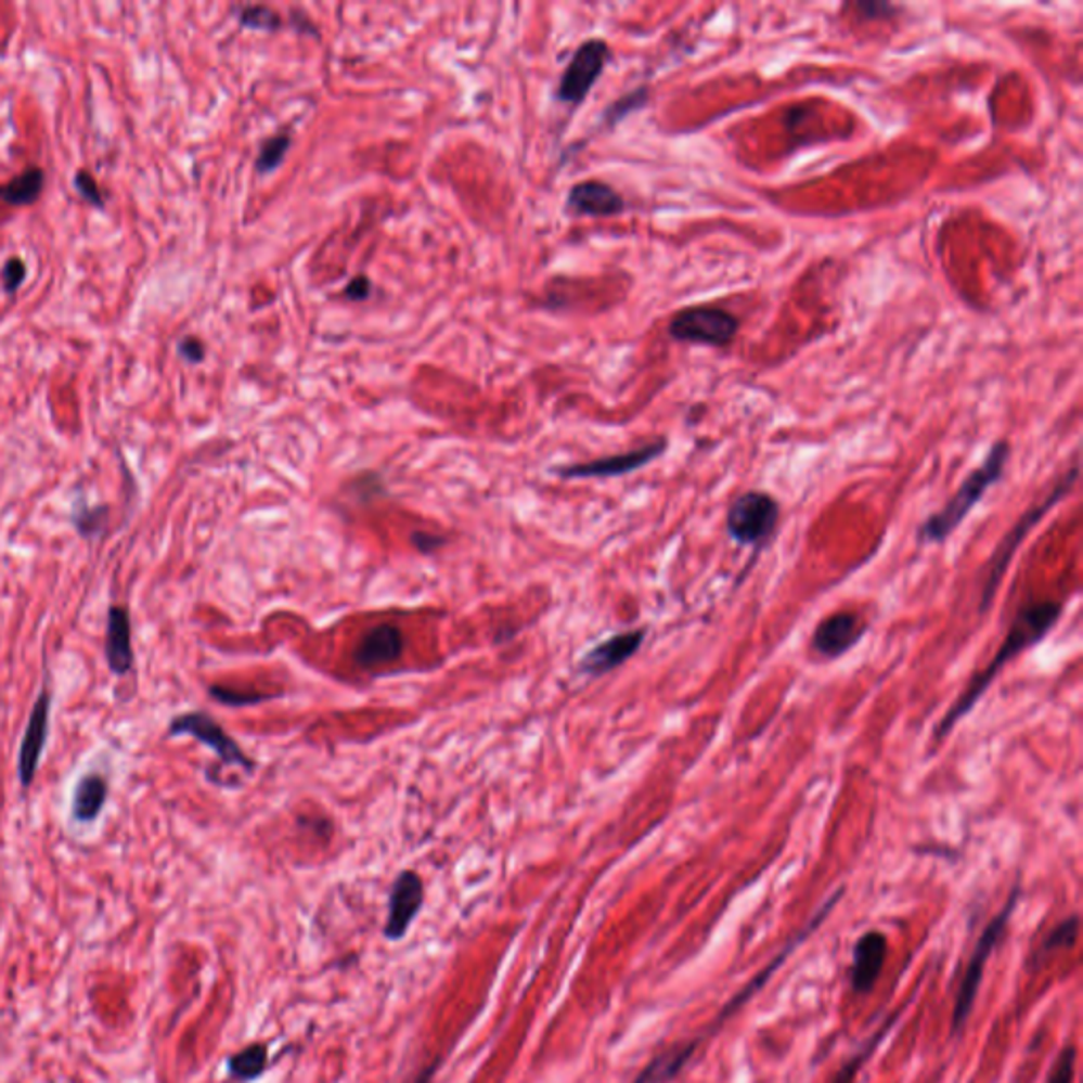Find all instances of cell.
Returning <instances> with one entry per match:
<instances>
[{"mask_svg": "<svg viewBox=\"0 0 1083 1083\" xmlns=\"http://www.w3.org/2000/svg\"><path fill=\"white\" fill-rule=\"evenodd\" d=\"M1062 609L1065 607H1062V604H1058V602H1040V604H1029V606L1022 607L1014 616V620L1009 624V631H1007V635H1005V640H1003L997 654L993 656V660L978 675L971 678V682L965 686L963 693L958 694V698L954 700L953 707L944 713V718L936 726V731H933V740L936 743L944 740V738L953 733L954 726L978 705V700L993 686L995 678L1003 671V667L1007 662H1011L1022 652H1027L1029 648H1033V646L1040 644L1041 640L1060 620Z\"/></svg>", "mask_w": 1083, "mask_h": 1083, "instance_id": "6da1fadb", "label": "cell"}, {"mask_svg": "<svg viewBox=\"0 0 1083 1083\" xmlns=\"http://www.w3.org/2000/svg\"><path fill=\"white\" fill-rule=\"evenodd\" d=\"M1011 447L1007 440H997L989 449L984 462L969 473V477L960 482L953 498L931 517L920 525L918 529V540L927 544H940L949 540L954 533V529L969 517V513L982 502V498L989 493L993 485H997L1003 478L1005 466L1009 462Z\"/></svg>", "mask_w": 1083, "mask_h": 1083, "instance_id": "7a4b0ae2", "label": "cell"}, {"mask_svg": "<svg viewBox=\"0 0 1083 1083\" xmlns=\"http://www.w3.org/2000/svg\"><path fill=\"white\" fill-rule=\"evenodd\" d=\"M1018 900H1020V885H1016L1009 891V898L1005 900L1003 908L984 927L982 936L978 938V944H976L974 953H971L969 960H967L963 980L958 984L956 998H954L953 1018H951V1033H953V1037H958L963 1033V1029H965V1024H967V1020L971 1016V1009L976 1005V998H978L980 987H982L987 963H989L991 954L995 953V949H997L998 942L1003 940V936L1007 933V925H1009L1011 914L1016 912Z\"/></svg>", "mask_w": 1083, "mask_h": 1083, "instance_id": "3957f363", "label": "cell"}, {"mask_svg": "<svg viewBox=\"0 0 1083 1083\" xmlns=\"http://www.w3.org/2000/svg\"><path fill=\"white\" fill-rule=\"evenodd\" d=\"M1080 477V468L1073 466L1065 477L1060 478L1054 489L1041 500L1040 504L1031 506L1020 519L1016 520V525L1003 536V540L998 542L991 562H989V569H987V580L982 584V597H980V611H987L989 607L993 606L995 602V595H997L998 586H1001V580L1007 571V567L1011 564L1016 551L1020 549V544L1027 540L1029 531L1033 527L1040 525L1041 519L1054 511L1058 506L1060 500H1065V495L1073 489L1075 480Z\"/></svg>", "mask_w": 1083, "mask_h": 1083, "instance_id": "277c9868", "label": "cell"}, {"mask_svg": "<svg viewBox=\"0 0 1083 1083\" xmlns=\"http://www.w3.org/2000/svg\"><path fill=\"white\" fill-rule=\"evenodd\" d=\"M740 320L733 311L718 305H691L671 315L667 335L675 344L702 347H729L737 339Z\"/></svg>", "mask_w": 1083, "mask_h": 1083, "instance_id": "5b68a950", "label": "cell"}, {"mask_svg": "<svg viewBox=\"0 0 1083 1083\" xmlns=\"http://www.w3.org/2000/svg\"><path fill=\"white\" fill-rule=\"evenodd\" d=\"M779 515V502L771 493L751 489L729 506L726 531L740 546L762 549L775 536Z\"/></svg>", "mask_w": 1083, "mask_h": 1083, "instance_id": "8992f818", "label": "cell"}, {"mask_svg": "<svg viewBox=\"0 0 1083 1083\" xmlns=\"http://www.w3.org/2000/svg\"><path fill=\"white\" fill-rule=\"evenodd\" d=\"M168 737H193L199 740L202 745L210 747L217 753L218 760L224 766H237L244 773H253L257 769L255 760L240 747V743L206 711H189L173 715L168 726Z\"/></svg>", "mask_w": 1083, "mask_h": 1083, "instance_id": "52a82bcc", "label": "cell"}, {"mask_svg": "<svg viewBox=\"0 0 1083 1083\" xmlns=\"http://www.w3.org/2000/svg\"><path fill=\"white\" fill-rule=\"evenodd\" d=\"M609 57L611 51L604 39H589L580 44L565 66L557 87V98L569 106H580L604 75Z\"/></svg>", "mask_w": 1083, "mask_h": 1083, "instance_id": "ba28073f", "label": "cell"}, {"mask_svg": "<svg viewBox=\"0 0 1083 1083\" xmlns=\"http://www.w3.org/2000/svg\"><path fill=\"white\" fill-rule=\"evenodd\" d=\"M667 447H669V440L662 436V438H656L652 442H646L644 447H637V449H631V451H624V453H616V455H607V457H599V460H593V462L559 466L553 473L557 477L569 478V480L571 478L624 477V475L642 470V468H646L652 462H656L660 455H665Z\"/></svg>", "mask_w": 1083, "mask_h": 1083, "instance_id": "9c48e42d", "label": "cell"}, {"mask_svg": "<svg viewBox=\"0 0 1083 1083\" xmlns=\"http://www.w3.org/2000/svg\"><path fill=\"white\" fill-rule=\"evenodd\" d=\"M426 889L424 880L415 869H402L391 885L388 918L384 925V938L390 942L402 940L417 914L424 908Z\"/></svg>", "mask_w": 1083, "mask_h": 1083, "instance_id": "30bf717a", "label": "cell"}, {"mask_svg": "<svg viewBox=\"0 0 1083 1083\" xmlns=\"http://www.w3.org/2000/svg\"><path fill=\"white\" fill-rule=\"evenodd\" d=\"M864 622L853 611H836L824 618L811 640V648L827 660L840 658L853 650L864 637Z\"/></svg>", "mask_w": 1083, "mask_h": 1083, "instance_id": "8fae6325", "label": "cell"}, {"mask_svg": "<svg viewBox=\"0 0 1083 1083\" xmlns=\"http://www.w3.org/2000/svg\"><path fill=\"white\" fill-rule=\"evenodd\" d=\"M889 954V940L882 931L869 929L858 938L849 969V984L853 993L867 995L874 991Z\"/></svg>", "mask_w": 1083, "mask_h": 1083, "instance_id": "7c38bea8", "label": "cell"}, {"mask_svg": "<svg viewBox=\"0 0 1083 1083\" xmlns=\"http://www.w3.org/2000/svg\"><path fill=\"white\" fill-rule=\"evenodd\" d=\"M49 711H51V696L47 691H43L33 705L28 726H26L22 747H20V758H17V777H20V783L24 789H28L33 785V781L37 777V771H39V764H41V758H43L44 745H47V737H49Z\"/></svg>", "mask_w": 1083, "mask_h": 1083, "instance_id": "4fadbf2b", "label": "cell"}, {"mask_svg": "<svg viewBox=\"0 0 1083 1083\" xmlns=\"http://www.w3.org/2000/svg\"><path fill=\"white\" fill-rule=\"evenodd\" d=\"M646 642V631L644 629H633V631H622L597 644L595 648L586 652L578 665L580 673L584 675H606L609 671L622 667L627 660H631L637 650Z\"/></svg>", "mask_w": 1083, "mask_h": 1083, "instance_id": "5bb4252c", "label": "cell"}, {"mask_svg": "<svg viewBox=\"0 0 1083 1083\" xmlns=\"http://www.w3.org/2000/svg\"><path fill=\"white\" fill-rule=\"evenodd\" d=\"M567 208L578 217H618L627 210L624 197L602 180L576 182L567 193Z\"/></svg>", "mask_w": 1083, "mask_h": 1083, "instance_id": "9a60e30c", "label": "cell"}, {"mask_svg": "<svg viewBox=\"0 0 1083 1083\" xmlns=\"http://www.w3.org/2000/svg\"><path fill=\"white\" fill-rule=\"evenodd\" d=\"M404 633L390 622L369 629L353 648V660L360 669H375L398 660L404 652Z\"/></svg>", "mask_w": 1083, "mask_h": 1083, "instance_id": "2e32d148", "label": "cell"}, {"mask_svg": "<svg viewBox=\"0 0 1083 1083\" xmlns=\"http://www.w3.org/2000/svg\"><path fill=\"white\" fill-rule=\"evenodd\" d=\"M104 656L111 671L119 678L128 675L133 669L130 611L124 606H113L108 609Z\"/></svg>", "mask_w": 1083, "mask_h": 1083, "instance_id": "e0dca14e", "label": "cell"}, {"mask_svg": "<svg viewBox=\"0 0 1083 1083\" xmlns=\"http://www.w3.org/2000/svg\"><path fill=\"white\" fill-rule=\"evenodd\" d=\"M715 1024V1022H713ZM718 1027V1024H715ZM715 1027L709 1029V1033L715 1031ZM720 1029V1027H718ZM709 1033H702L700 1037L696 1040H691L684 1045H678L673 1047L671 1052H665V1054H658L652 1062H648V1067L637 1075V1080L633 1083H667L671 1082L673 1078H678L682 1073V1069L688 1065V1060L693 1058L696 1047L700 1045V1041L705 1040Z\"/></svg>", "mask_w": 1083, "mask_h": 1083, "instance_id": "ac0fdd59", "label": "cell"}, {"mask_svg": "<svg viewBox=\"0 0 1083 1083\" xmlns=\"http://www.w3.org/2000/svg\"><path fill=\"white\" fill-rule=\"evenodd\" d=\"M108 800V781L98 773L83 775L73 794V820L79 824H91L100 817Z\"/></svg>", "mask_w": 1083, "mask_h": 1083, "instance_id": "d6986e66", "label": "cell"}, {"mask_svg": "<svg viewBox=\"0 0 1083 1083\" xmlns=\"http://www.w3.org/2000/svg\"><path fill=\"white\" fill-rule=\"evenodd\" d=\"M1080 914H1071L1067 918H1062L1058 925H1054L1037 944V949L1033 951V958H1031V967L1033 965H1041L1047 956H1052L1058 951H1069L1075 946L1078 938H1080Z\"/></svg>", "mask_w": 1083, "mask_h": 1083, "instance_id": "ffe728a7", "label": "cell"}, {"mask_svg": "<svg viewBox=\"0 0 1083 1083\" xmlns=\"http://www.w3.org/2000/svg\"><path fill=\"white\" fill-rule=\"evenodd\" d=\"M269 1067V1047L265 1043H253L227 1060V1069L233 1082L250 1083L259 1080Z\"/></svg>", "mask_w": 1083, "mask_h": 1083, "instance_id": "44dd1931", "label": "cell"}, {"mask_svg": "<svg viewBox=\"0 0 1083 1083\" xmlns=\"http://www.w3.org/2000/svg\"><path fill=\"white\" fill-rule=\"evenodd\" d=\"M43 186V170L33 166L26 168V172L20 173L17 178L9 180L7 184H0V199L9 206H30L41 197Z\"/></svg>", "mask_w": 1083, "mask_h": 1083, "instance_id": "7402d4cb", "label": "cell"}, {"mask_svg": "<svg viewBox=\"0 0 1083 1083\" xmlns=\"http://www.w3.org/2000/svg\"><path fill=\"white\" fill-rule=\"evenodd\" d=\"M898 1018H900V1011H893V1014H891V1016L882 1022V1027H880V1029H876V1031L867 1037L866 1043L860 1047V1052H858L853 1058H849V1060L840 1067V1071H838V1073H836V1078H834V1083L855 1082L858 1071L864 1067V1062L869 1060V1056L878 1049L880 1041L885 1040V1037L889 1035V1031L893 1029V1024L898 1022Z\"/></svg>", "mask_w": 1083, "mask_h": 1083, "instance_id": "603a6c76", "label": "cell"}, {"mask_svg": "<svg viewBox=\"0 0 1083 1083\" xmlns=\"http://www.w3.org/2000/svg\"><path fill=\"white\" fill-rule=\"evenodd\" d=\"M293 144V138L288 131H278L262 140L260 144L259 157H257V172L271 173L278 170Z\"/></svg>", "mask_w": 1083, "mask_h": 1083, "instance_id": "cb8c5ba5", "label": "cell"}, {"mask_svg": "<svg viewBox=\"0 0 1083 1083\" xmlns=\"http://www.w3.org/2000/svg\"><path fill=\"white\" fill-rule=\"evenodd\" d=\"M235 17L240 26L262 33H275L282 28V17L273 9L265 4H244L235 9Z\"/></svg>", "mask_w": 1083, "mask_h": 1083, "instance_id": "d4e9b609", "label": "cell"}, {"mask_svg": "<svg viewBox=\"0 0 1083 1083\" xmlns=\"http://www.w3.org/2000/svg\"><path fill=\"white\" fill-rule=\"evenodd\" d=\"M73 525L79 531L81 538H95L104 531L106 520H108V506H93L89 508L83 502H79L73 511Z\"/></svg>", "mask_w": 1083, "mask_h": 1083, "instance_id": "484cf974", "label": "cell"}, {"mask_svg": "<svg viewBox=\"0 0 1083 1083\" xmlns=\"http://www.w3.org/2000/svg\"><path fill=\"white\" fill-rule=\"evenodd\" d=\"M648 93H650V91H648V87H637V89H633L631 93H627V95L618 98L611 106H607V111L604 113V124L611 128V126H616L618 121H622L627 115H631V113H635V111L644 108V106L648 104Z\"/></svg>", "mask_w": 1083, "mask_h": 1083, "instance_id": "4316f807", "label": "cell"}, {"mask_svg": "<svg viewBox=\"0 0 1083 1083\" xmlns=\"http://www.w3.org/2000/svg\"><path fill=\"white\" fill-rule=\"evenodd\" d=\"M208 694L224 707H255V705L273 698V694L244 693V691H233V688H224V686H217V684L208 688Z\"/></svg>", "mask_w": 1083, "mask_h": 1083, "instance_id": "83f0119b", "label": "cell"}, {"mask_svg": "<svg viewBox=\"0 0 1083 1083\" xmlns=\"http://www.w3.org/2000/svg\"><path fill=\"white\" fill-rule=\"evenodd\" d=\"M1075 1060H1078L1075 1045H1065L1058 1052V1056H1056V1060H1054V1065H1052V1069L1047 1073L1045 1083L1075 1082Z\"/></svg>", "mask_w": 1083, "mask_h": 1083, "instance_id": "f1b7e54d", "label": "cell"}, {"mask_svg": "<svg viewBox=\"0 0 1083 1083\" xmlns=\"http://www.w3.org/2000/svg\"><path fill=\"white\" fill-rule=\"evenodd\" d=\"M855 11H858V17L860 20H866V22H880V20H889L898 13V7L891 4V2H876V0H860L853 4Z\"/></svg>", "mask_w": 1083, "mask_h": 1083, "instance_id": "f546056e", "label": "cell"}, {"mask_svg": "<svg viewBox=\"0 0 1083 1083\" xmlns=\"http://www.w3.org/2000/svg\"><path fill=\"white\" fill-rule=\"evenodd\" d=\"M26 273H28V267H26V262L20 259V257L7 260L4 267H2V288H4V293H9V295L15 293L24 284Z\"/></svg>", "mask_w": 1083, "mask_h": 1083, "instance_id": "4dcf8cb0", "label": "cell"}, {"mask_svg": "<svg viewBox=\"0 0 1083 1083\" xmlns=\"http://www.w3.org/2000/svg\"><path fill=\"white\" fill-rule=\"evenodd\" d=\"M75 186H77V191L81 193V197H83L86 202H89L91 206H95V208H104V195H102V191H100V186H98L95 178H93L91 173L87 172V170H79V172H77V176H75Z\"/></svg>", "mask_w": 1083, "mask_h": 1083, "instance_id": "1f68e13d", "label": "cell"}, {"mask_svg": "<svg viewBox=\"0 0 1083 1083\" xmlns=\"http://www.w3.org/2000/svg\"><path fill=\"white\" fill-rule=\"evenodd\" d=\"M353 491L358 495L360 502H369V500H375L384 493V480L377 477V475H362L360 478L353 480Z\"/></svg>", "mask_w": 1083, "mask_h": 1083, "instance_id": "d6a6232c", "label": "cell"}, {"mask_svg": "<svg viewBox=\"0 0 1083 1083\" xmlns=\"http://www.w3.org/2000/svg\"><path fill=\"white\" fill-rule=\"evenodd\" d=\"M415 549L422 553V555H433L436 553L440 546L447 544V538L440 536V533H430V531H413L411 536Z\"/></svg>", "mask_w": 1083, "mask_h": 1083, "instance_id": "836d02e7", "label": "cell"}, {"mask_svg": "<svg viewBox=\"0 0 1083 1083\" xmlns=\"http://www.w3.org/2000/svg\"><path fill=\"white\" fill-rule=\"evenodd\" d=\"M178 353L191 362V364H199L204 362L206 358V346L197 339V337H184L180 344H178Z\"/></svg>", "mask_w": 1083, "mask_h": 1083, "instance_id": "e575fe53", "label": "cell"}, {"mask_svg": "<svg viewBox=\"0 0 1083 1083\" xmlns=\"http://www.w3.org/2000/svg\"><path fill=\"white\" fill-rule=\"evenodd\" d=\"M373 284L366 275H356L346 286V297L349 301H364L371 297Z\"/></svg>", "mask_w": 1083, "mask_h": 1083, "instance_id": "d590c367", "label": "cell"}, {"mask_svg": "<svg viewBox=\"0 0 1083 1083\" xmlns=\"http://www.w3.org/2000/svg\"><path fill=\"white\" fill-rule=\"evenodd\" d=\"M434 1073H436V1065L428 1067V1069H424V1071L420 1073V1078H417V1080L413 1083H433Z\"/></svg>", "mask_w": 1083, "mask_h": 1083, "instance_id": "8d00e7d4", "label": "cell"}]
</instances>
